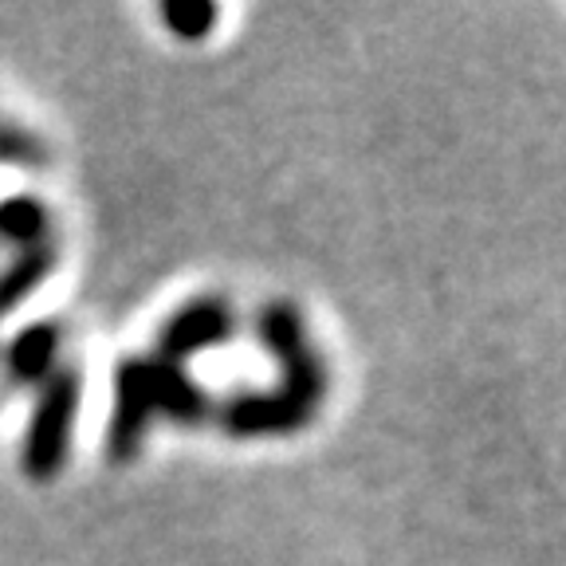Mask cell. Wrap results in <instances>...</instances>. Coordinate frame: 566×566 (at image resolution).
<instances>
[{"label": "cell", "mask_w": 566, "mask_h": 566, "mask_svg": "<svg viewBox=\"0 0 566 566\" xmlns=\"http://www.w3.org/2000/svg\"><path fill=\"white\" fill-rule=\"evenodd\" d=\"M83 409V378L75 366H60L52 378L35 386L32 413L20 441V469L32 484H52L63 476L75 449V429H80Z\"/></svg>", "instance_id": "6da1fadb"}, {"label": "cell", "mask_w": 566, "mask_h": 566, "mask_svg": "<svg viewBox=\"0 0 566 566\" xmlns=\"http://www.w3.org/2000/svg\"><path fill=\"white\" fill-rule=\"evenodd\" d=\"M256 338L264 346V354L280 370V386L287 398H295L300 406L315 409L323 406L331 389V374L318 346L311 343L307 323H303V311L287 300H272L256 311Z\"/></svg>", "instance_id": "7a4b0ae2"}, {"label": "cell", "mask_w": 566, "mask_h": 566, "mask_svg": "<svg viewBox=\"0 0 566 566\" xmlns=\"http://www.w3.org/2000/svg\"><path fill=\"white\" fill-rule=\"evenodd\" d=\"M240 331L237 307L221 295H197V300L181 303L174 315L161 323L158 338H154V358L174 366H186L201 354H212L229 346Z\"/></svg>", "instance_id": "3957f363"}, {"label": "cell", "mask_w": 566, "mask_h": 566, "mask_svg": "<svg viewBox=\"0 0 566 566\" xmlns=\"http://www.w3.org/2000/svg\"><path fill=\"white\" fill-rule=\"evenodd\" d=\"M154 413V381H150V358L130 354L115 366V401H111V424H106V457L115 464H126L142 452Z\"/></svg>", "instance_id": "277c9868"}, {"label": "cell", "mask_w": 566, "mask_h": 566, "mask_svg": "<svg viewBox=\"0 0 566 566\" xmlns=\"http://www.w3.org/2000/svg\"><path fill=\"white\" fill-rule=\"evenodd\" d=\"M212 417L224 433L237 441H256V437H292L315 421V409L300 406L283 389H240L221 406H212Z\"/></svg>", "instance_id": "5b68a950"}, {"label": "cell", "mask_w": 566, "mask_h": 566, "mask_svg": "<svg viewBox=\"0 0 566 566\" xmlns=\"http://www.w3.org/2000/svg\"><path fill=\"white\" fill-rule=\"evenodd\" d=\"M60 350H63V331L55 318H35L28 327L4 343V374L17 386H40L60 370Z\"/></svg>", "instance_id": "8992f818"}, {"label": "cell", "mask_w": 566, "mask_h": 566, "mask_svg": "<svg viewBox=\"0 0 566 566\" xmlns=\"http://www.w3.org/2000/svg\"><path fill=\"white\" fill-rule=\"evenodd\" d=\"M150 381H154V413L169 424H205L212 417L209 389L189 378L186 366L161 363L150 354Z\"/></svg>", "instance_id": "52a82bcc"}, {"label": "cell", "mask_w": 566, "mask_h": 566, "mask_svg": "<svg viewBox=\"0 0 566 566\" xmlns=\"http://www.w3.org/2000/svg\"><path fill=\"white\" fill-rule=\"evenodd\" d=\"M55 264H60V248H55V240H44V244L17 252L0 268V318H9L20 303L32 300L48 283V275L55 272Z\"/></svg>", "instance_id": "ba28073f"}, {"label": "cell", "mask_w": 566, "mask_h": 566, "mask_svg": "<svg viewBox=\"0 0 566 566\" xmlns=\"http://www.w3.org/2000/svg\"><path fill=\"white\" fill-rule=\"evenodd\" d=\"M52 240V209L32 193L0 197V244H12L17 252Z\"/></svg>", "instance_id": "9c48e42d"}, {"label": "cell", "mask_w": 566, "mask_h": 566, "mask_svg": "<svg viewBox=\"0 0 566 566\" xmlns=\"http://www.w3.org/2000/svg\"><path fill=\"white\" fill-rule=\"evenodd\" d=\"M0 166L24 169V174L48 169V146L32 130L0 118Z\"/></svg>", "instance_id": "30bf717a"}, {"label": "cell", "mask_w": 566, "mask_h": 566, "mask_svg": "<svg viewBox=\"0 0 566 566\" xmlns=\"http://www.w3.org/2000/svg\"><path fill=\"white\" fill-rule=\"evenodd\" d=\"M217 17H221V9L209 4V0H177V4H161V20L169 24V32H174L177 40H189V44L205 40V35L212 32V24H217Z\"/></svg>", "instance_id": "8fae6325"}]
</instances>
